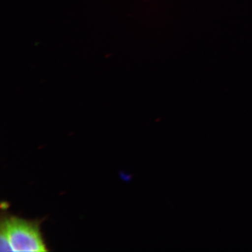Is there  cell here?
<instances>
[{
    "instance_id": "1",
    "label": "cell",
    "mask_w": 252,
    "mask_h": 252,
    "mask_svg": "<svg viewBox=\"0 0 252 252\" xmlns=\"http://www.w3.org/2000/svg\"><path fill=\"white\" fill-rule=\"evenodd\" d=\"M1 227L6 231L13 252L47 251L39 231V221L6 217L1 220Z\"/></svg>"
},
{
    "instance_id": "2",
    "label": "cell",
    "mask_w": 252,
    "mask_h": 252,
    "mask_svg": "<svg viewBox=\"0 0 252 252\" xmlns=\"http://www.w3.org/2000/svg\"><path fill=\"white\" fill-rule=\"evenodd\" d=\"M1 238H0V251L3 252H13L11 245H10L9 239L4 228L1 227Z\"/></svg>"
}]
</instances>
